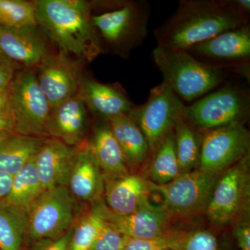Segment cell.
<instances>
[{
	"label": "cell",
	"mask_w": 250,
	"mask_h": 250,
	"mask_svg": "<svg viewBox=\"0 0 250 250\" xmlns=\"http://www.w3.org/2000/svg\"><path fill=\"white\" fill-rule=\"evenodd\" d=\"M73 198L66 187L42 192L27 215L25 238L35 242L55 239L67 233L73 222Z\"/></svg>",
	"instance_id": "obj_10"
},
{
	"label": "cell",
	"mask_w": 250,
	"mask_h": 250,
	"mask_svg": "<svg viewBox=\"0 0 250 250\" xmlns=\"http://www.w3.org/2000/svg\"><path fill=\"white\" fill-rule=\"evenodd\" d=\"M186 52L208 65L233 70L250 82V24L224 31Z\"/></svg>",
	"instance_id": "obj_12"
},
{
	"label": "cell",
	"mask_w": 250,
	"mask_h": 250,
	"mask_svg": "<svg viewBox=\"0 0 250 250\" xmlns=\"http://www.w3.org/2000/svg\"><path fill=\"white\" fill-rule=\"evenodd\" d=\"M22 69L0 50V90L7 89L16 74Z\"/></svg>",
	"instance_id": "obj_33"
},
{
	"label": "cell",
	"mask_w": 250,
	"mask_h": 250,
	"mask_svg": "<svg viewBox=\"0 0 250 250\" xmlns=\"http://www.w3.org/2000/svg\"><path fill=\"white\" fill-rule=\"evenodd\" d=\"M27 217L0 207V250H22Z\"/></svg>",
	"instance_id": "obj_27"
},
{
	"label": "cell",
	"mask_w": 250,
	"mask_h": 250,
	"mask_svg": "<svg viewBox=\"0 0 250 250\" xmlns=\"http://www.w3.org/2000/svg\"><path fill=\"white\" fill-rule=\"evenodd\" d=\"M250 136L245 123L233 124L204 133L199 169L220 175L250 154Z\"/></svg>",
	"instance_id": "obj_11"
},
{
	"label": "cell",
	"mask_w": 250,
	"mask_h": 250,
	"mask_svg": "<svg viewBox=\"0 0 250 250\" xmlns=\"http://www.w3.org/2000/svg\"><path fill=\"white\" fill-rule=\"evenodd\" d=\"M152 60L166 83L182 102L191 103L226 83L236 72L202 62L186 51L156 47Z\"/></svg>",
	"instance_id": "obj_3"
},
{
	"label": "cell",
	"mask_w": 250,
	"mask_h": 250,
	"mask_svg": "<svg viewBox=\"0 0 250 250\" xmlns=\"http://www.w3.org/2000/svg\"><path fill=\"white\" fill-rule=\"evenodd\" d=\"M129 239V237L120 232L111 224L103 220L90 250H123Z\"/></svg>",
	"instance_id": "obj_31"
},
{
	"label": "cell",
	"mask_w": 250,
	"mask_h": 250,
	"mask_svg": "<svg viewBox=\"0 0 250 250\" xmlns=\"http://www.w3.org/2000/svg\"><path fill=\"white\" fill-rule=\"evenodd\" d=\"M186 105L164 82L150 90L146 103L135 105L127 116L142 131L154 154L169 133L173 131L177 118Z\"/></svg>",
	"instance_id": "obj_9"
},
{
	"label": "cell",
	"mask_w": 250,
	"mask_h": 250,
	"mask_svg": "<svg viewBox=\"0 0 250 250\" xmlns=\"http://www.w3.org/2000/svg\"><path fill=\"white\" fill-rule=\"evenodd\" d=\"M92 211L131 239H149L169 231L170 215L163 206L149 200L128 215L115 213L103 200L94 204Z\"/></svg>",
	"instance_id": "obj_14"
},
{
	"label": "cell",
	"mask_w": 250,
	"mask_h": 250,
	"mask_svg": "<svg viewBox=\"0 0 250 250\" xmlns=\"http://www.w3.org/2000/svg\"><path fill=\"white\" fill-rule=\"evenodd\" d=\"M36 23L60 51L90 62L103 51L92 22L91 6L81 0L34 1Z\"/></svg>",
	"instance_id": "obj_2"
},
{
	"label": "cell",
	"mask_w": 250,
	"mask_h": 250,
	"mask_svg": "<svg viewBox=\"0 0 250 250\" xmlns=\"http://www.w3.org/2000/svg\"><path fill=\"white\" fill-rule=\"evenodd\" d=\"M90 152L100 166L104 177H118L129 174L128 166L109 123L104 121L94 130L89 142Z\"/></svg>",
	"instance_id": "obj_21"
},
{
	"label": "cell",
	"mask_w": 250,
	"mask_h": 250,
	"mask_svg": "<svg viewBox=\"0 0 250 250\" xmlns=\"http://www.w3.org/2000/svg\"><path fill=\"white\" fill-rule=\"evenodd\" d=\"M112 132L121 147L127 166L141 165L150 150L142 131L127 115L108 121Z\"/></svg>",
	"instance_id": "obj_23"
},
{
	"label": "cell",
	"mask_w": 250,
	"mask_h": 250,
	"mask_svg": "<svg viewBox=\"0 0 250 250\" xmlns=\"http://www.w3.org/2000/svg\"><path fill=\"white\" fill-rule=\"evenodd\" d=\"M37 26L34 1L0 0V27Z\"/></svg>",
	"instance_id": "obj_28"
},
{
	"label": "cell",
	"mask_w": 250,
	"mask_h": 250,
	"mask_svg": "<svg viewBox=\"0 0 250 250\" xmlns=\"http://www.w3.org/2000/svg\"><path fill=\"white\" fill-rule=\"evenodd\" d=\"M78 94L87 108L104 121L127 115L135 106L121 88L90 79H83Z\"/></svg>",
	"instance_id": "obj_19"
},
{
	"label": "cell",
	"mask_w": 250,
	"mask_h": 250,
	"mask_svg": "<svg viewBox=\"0 0 250 250\" xmlns=\"http://www.w3.org/2000/svg\"><path fill=\"white\" fill-rule=\"evenodd\" d=\"M35 157L13 176L9 194L0 204V207L27 217L31 207L45 191L36 172Z\"/></svg>",
	"instance_id": "obj_22"
},
{
	"label": "cell",
	"mask_w": 250,
	"mask_h": 250,
	"mask_svg": "<svg viewBox=\"0 0 250 250\" xmlns=\"http://www.w3.org/2000/svg\"><path fill=\"white\" fill-rule=\"evenodd\" d=\"M250 154L220 174L205 213L212 223L242 220L250 209Z\"/></svg>",
	"instance_id": "obj_7"
},
{
	"label": "cell",
	"mask_w": 250,
	"mask_h": 250,
	"mask_svg": "<svg viewBox=\"0 0 250 250\" xmlns=\"http://www.w3.org/2000/svg\"><path fill=\"white\" fill-rule=\"evenodd\" d=\"M37 68L36 77L51 109L78 93L83 80L80 61L60 51L47 54Z\"/></svg>",
	"instance_id": "obj_13"
},
{
	"label": "cell",
	"mask_w": 250,
	"mask_h": 250,
	"mask_svg": "<svg viewBox=\"0 0 250 250\" xmlns=\"http://www.w3.org/2000/svg\"><path fill=\"white\" fill-rule=\"evenodd\" d=\"M0 50L24 69L37 67L49 54L38 26L0 27Z\"/></svg>",
	"instance_id": "obj_17"
},
{
	"label": "cell",
	"mask_w": 250,
	"mask_h": 250,
	"mask_svg": "<svg viewBox=\"0 0 250 250\" xmlns=\"http://www.w3.org/2000/svg\"></svg>",
	"instance_id": "obj_39"
},
{
	"label": "cell",
	"mask_w": 250,
	"mask_h": 250,
	"mask_svg": "<svg viewBox=\"0 0 250 250\" xmlns=\"http://www.w3.org/2000/svg\"><path fill=\"white\" fill-rule=\"evenodd\" d=\"M173 133L180 174L193 170L199 164L204 133L188 121L184 112L174 124Z\"/></svg>",
	"instance_id": "obj_25"
},
{
	"label": "cell",
	"mask_w": 250,
	"mask_h": 250,
	"mask_svg": "<svg viewBox=\"0 0 250 250\" xmlns=\"http://www.w3.org/2000/svg\"><path fill=\"white\" fill-rule=\"evenodd\" d=\"M103 223V219L91 210L72 230L69 250H91Z\"/></svg>",
	"instance_id": "obj_29"
},
{
	"label": "cell",
	"mask_w": 250,
	"mask_h": 250,
	"mask_svg": "<svg viewBox=\"0 0 250 250\" xmlns=\"http://www.w3.org/2000/svg\"><path fill=\"white\" fill-rule=\"evenodd\" d=\"M220 175L198 169L180 174L170 183L156 185L149 182V186L151 191L163 197L162 206L170 217L189 218L206 212Z\"/></svg>",
	"instance_id": "obj_8"
},
{
	"label": "cell",
	"mask_w": 250,
	"mask_h": 250,
	"mask_svg": "<svg viewBox=\"0 0 250 250\" xmlns=\"http://www.w3.org/2000/svg\"><path fill=\"white\" fill-rule=\"evenodd\" d=\"M233 234L241 250H250V227L247 220H241L237 224Z\"/></svg>",
	"instance_id": "obj_36"
},
{
	"label": "cell",
	"mask_w": 250,
	"mask_h": 250,
	"mask_svg": "<svg viewBox=\"0 0 250 250\" xmlns=\"http://www.w3.org/2000/svg\"><path fill=\"white\" fill-rule=\"evenodd\" d=\"M72 232V230L70 229L58 238H46L34 242L28 250H69V243Z\"/></svg>",
	"instance_id": "obj_34"
},
{
	"label": "cell",
	"mask_w": 250,
	"mask_h": 250,
	"mask_svg": "<svg viewBox=\"0 0 250 250\" xmlns=\"http://www.w3.org/2000/svg\"><path fill=\"white\" fill-rule=\"evenodd\" d=\"M7 91L16 134L39 138L47 136L45 124L51 107L36 74L29 69L19 70Z\"/></svg>",
	"instance_id": "obj_6"
},
{
	"label": "cell",
	"mask_w": 250,
	"mask_h": 250,
	"mask_svg": "<svg viewBox=\"0 0 250 250\" xmlns=\"http://www.w3.org/2000/svg\"><path fill=\"white\" fill-rule=\"evenodd\" d=\"M67 188L72 196L82 201L94 205L103 200L104 193L103 173L86 143L79 146Z\"/></svg>",
	"instance_id": "obj_20"
},
{
	"label": "cell",
	"mask_w": 250,
	"mask_h": 250,
	"mask_svg": "<svg viewBox=\"0 0 250 250\" xmlns=\"http://www.w3.org/2000/svg\"><path fill=\"white\" fill-rule=\"evenodd\" d=\"M88 108L78 93L52 108L45 124V132L52 139L67 146L79 147L88 127Z\"/></svg>",
	"instance_id": "obj_15"
},
{
	"label": "cell",
	"mask_w": 250,
	"mask_h": 250,
	"mask_svg": "<svg viewBox=\"0 0 250 250\" xmlns=\"http://www.w3.org/2000/svg\"><path fill=\"white\" fill-rule=\"evenodd\" d=\"M180 174L173 131L169 133L154 154L149 167V175L152 183L164 185L170 183Z\"/></svg>",
	"instance_id": "obj_26"
},
{
	"label": "cell",
	"mask_w": 250,
	"mask_h": 250,
	"mask_svg": "<svg viewBox=\"0 0 250 250\" xmlns=\"http://www.w3.org/2000/svg\"><path fill=\"white\" fill-rule=\"evenodd\" d=\"M8 104V91L6 90H0V108L7 106Z\"/></svg>",
	"instance_id": "obj_38"
},
{
	"label": "cell",
	"mask_w": 250,
	"mask_h": 250,
	"mask_svg": "<svg viewBox=\"0 0 250 250\" xmlns=\"http://www.w3.org/2000/svg\"><path fill=\"white\" fill-rule=\"evenodd\" d=\"M190 232L168 231L149 239H130L123 250H182Z\"/></svg>",
	"instance_id": "obj_30"
},
{
	"label": "cell",
	"mask_w": 250,
	"mask_h": 250,
	"mask_svg": "<svg viewBox=\"0 0 250 250\" xmlns=\"http://www.w3.org/2000/svg\"><path fill=\"white\" fill-rule=\"evenodd\" d=\"M45 138L15 134L0 142V171L14 176L40 150Z\"/></svg>",
	"instance_id": "obj_24"
},
{
	"label": "cell",
	"mask_w": 250,
	"mask_h": 250,
	"mask_svg": "<svg viewBox=\"0 0 250 250\" xmlns=\"http://www.w3.org/2000/svg\"><path fill=\"white\" fill-rule=\"evenodd\" d=\"M78 149L59 140L45 139L35 157L36 172L44 190L67 187Z\"/></svg>",
	"instance_id": "obj_16"
},
{
	"label": "cell",
	"mask_w": 250,
	"mask_h": 250,
	"mask_svg": "<svg viewBox=\"0 0 250 250\" xmlns=\"http://www.w3.org/2000/svg\"><path fill=\"white\" fill-rule=\"evenodd\" d=\"M111 4L106 11L92 14V22L100 43L104 41L114 52L125 56L147 37L152 9L144 0Z\"/></svg>",
	"instance_id": "obj_4"
},
{
	"label": "cell",
	"mask_w": 250,
	"mask_h": 250,
	"mask_svg": "<svg viewBox=\"0 0 250 250\" xmlns=\"http://www.w3.org/2000/svg\"><path fill=\"white\" fill-rule=\"evenodd\" d=\"M12 179V175L0 171V204L9 194Z\"/></svg>",
	"instance_id": "obj_37"
},
{
	"label": "cell",
	"mask_w": 250,
	"mask_h": 250,
	"mask_svg": "<svg viewBox=\"0 0 250 250\" xmlns=\"http://www.w3.org/2000/svg\"><path fill=\"white\" fill-rule=\"evenodd\" d=\"M250 113V90L230 82L184 109V117L203 133L233 123L246 124Z\"/></svg>",
	"instance_id": "obj_5"
},
{
	"label": "cell",
	"mask_w": 250,
	"mask_h": 250,
	"mask_svg": "<svg viewBox=\"0 0 250 250\" xmlns=\"http://www.w3.org/2000/svg\"><path fill=\"white\" fill-rule=\"evenodd\" d=\"M105 204L119 215L134 213L149 200V182L136 174L118 177H104Z\"/></svg>",
	"instance_id": "obj_18"
},
{
	"label": "cell",
	"mask_w": 250,
	"mask_h": 250,
	"mask_svg": "<svg viewBox=\"0 0 250 250\" xmlns=\"http://www.w3.org/2000/svg\"><path fill=\"white\" fill-rule=\"evenodd\" d=\"M15 134L16 133L14 115L8 104L7 106L0 108V142Z\"/></svg>",
	"instance_id": "obj_35"
},
{
	"label": "cell",
	"mask_w": 250,
	"mask_h": 250,
	"mask_svg": "<svg viewBox=\"0 0 250 250\" xmlns=\"http://www.w3.org/2000/svg\"><path fill=\"white\" fill-rule=\"evenodd\" d=\"M182 250H218L216 238L204 230L189 233Z\"/></svg>",
	"instance_id": "obj_32"
},
{
	"label": "cell",
	"mask_w": 250,
	"mask_h": 250,
	"mask_svg": "<svg viewBox=\"0 0 250 250\" xmlns=\"http://www.w3.org/2000/svg\"><path fill=\"white\" fill-rule=\"evenodd\" d=\"M250 24L228 0H181L173 14L154 29L158 47L187 51L224 31Z\"/></svg>",
	"instance_id": "obj_1"
}]
</instances>
